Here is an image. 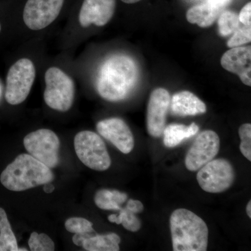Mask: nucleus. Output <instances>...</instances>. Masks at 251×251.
<instances>
[{
    "label": "nucleus",
    "mask_w": 251,
    "mask_h": 251,
    "mask_svg": "<svg viewBox=\"0 0 251 251\" xmlns=\"http://www.w3.org/2000/svg\"><path fill=\"white\" fill-rule=\"evenodd\" d=\"M0 251H18L17 240L6 211L0 207Z\"/></svg>",
    "instance_id": "nucleus-20"
},
{
    "label": "nucleus",
    "mask_w": 251,
    "mask_h": 251,
    "mask_svg": "<svg viewBox=\"0 0 251 251\" xmlns=\"http://www.w3.org/2000/svg\"><path fill=\"white\" fill-rule=\"evenodd\" d=\"M127 195L116 190L100 189L96 193V205L103 210H118L127 200Z\"/></svg>",
    "instance_id": "nucleus-19"
},
{
    "label": "nucleus",
    "mask_w": 251,
    "mask_h": 251,
    "mask_svg": "<svg viewBox=\"0 0 251 251\" xmlns=\"http://www.w3.org/2000/svg\"><path fill=\"white\" fill-rule=\"evenodd\" d=\"M221 66L227 72L237 75L244 85L251 86V48L239 46L225 52Z\"/></svg>",
    "instance_id": "nucleus-14"
},
{
    "label": "nucleus",
    "mask_w": 251,
    "mask_h": 251,
    "mask_svg": "<svg viewBox=\"0 0 251 251\" xmlns=\"http://www.w3.org/2000/svg\"><path fill=\"white\" fill-rule=\"evenodd\" d=\"M220 150L219 135L214 130H206L200 133L185 158V165L190 171H199L215 158Z\"/></svg>",
    "instance_id": "nucleus-9"
},
{
    "label": "nucleus",
    "mask_w": 251,
    "mask_h": 251,
    "mask_svg": "<svg viewBox=\"0 0 251 251\" xmlns=\"http://www.w3.org/2000/svg\"><path fill=\"white\" fill-rule=\"evenodd\" d=\"M110 222L115 223L117 225L122 224L124 227L130 232H137L141 227V222L140 219L131 211H128L126 208L120 210V214H112L108 216Z\"/></svg>",
    "instance_id": "nucleus-22"
},
{
    "label": "nucleus",
    "mask_w": 251,
    "mask_h": 251,
    "mask_svg": "<svg viewBox=\"0 0 251 251\" xmlns=\"http://www.w3.org/2000/svg\"><path fill=\"white\" fill-rule=\"evenodd\" d=\"M126 208L133 214H138L143 211L144 206L143 203L140 201L130 199L127 202Z\"/></svg>",
    "instance_id": "nucleus-28"
},
{
    "label": "nucleus",
    "mask_w": 251,
    "mask_h": 251,
    "mask_svg": "<svg viewBox=\"0 0 251 251\" xmlns=\"http://www.w3.org/2000/svg\"><path fill=\"white\" fill-rule=\"evenodd\" d=\"M247 213L249 217L251 218V201H249L247 206Z\"/></svg>",
    "instance_id": "nucleus-30"
},
{
    "label": "nucleus",
    "mask_w": 251,
    "mask_h": 251,
    "mask_svg": "<svg viewBox=\"0 0 251 251\" xmlns=\"http://www.w3.org/2000/svg\"><path fill=\"white\" fill-rule=\"evenodd\" d=\"M1 93H2V89H1V84H0V98H1Z\"/></svg>",
    "instance_id": "nucleus-32"
},
{
    "label": "nucleus",
    "mask_w": 251,
    "mask_h": 251,
    "mask_svg": "<svg viewBox=\"0 0 251 251\" xmlns=\"http://www.w3.org/2000/svg\"><path fill=\"white\" fill-rule=\"evenodd\" d=\"M92 226L93 224L90 221L83 218H71L65 223V227L68 232L74 234L94 232L95 231Z\"/></svg>",
    "instance_id": "nucleus-24"
},
{
    "label": "nucleus",
    "mask_w": 251,
    "mask_h": 251,
    "mask_svg": "<svg viewBox=\"0 0 251 251\" xmlns=\"http://www.w3.org/2000/svg\"><path fill=\"white\" fill-rule=\"evenodd\" d=\"M121 1L126 3V4H134V3L138 2L141 0H121Z\"/></svg>",
    "instance_id": "nucleus-31"
},
{
    "label": "nucleus",
    "mask_w": 251,
    "mask_h": 251,
    "mask_svg": "<svg viewBox=\"0 0 251 251\" xmlns=\"http://www.w3.org/2000/svg\"><path fill=\"white\" fill-rule=\"evenodd\" d=\"M170 225L174 251H206L209 229L204 220L186 209L172 213Z\"/></svg>",
    "instance_id": "nucleus-2"
},
{
    "label": "nucleus",
    "mask_w": 251,
    "mask_h": 251,
    "mask_svg": "<svg viewBox=\"0 0 251 251\" xmlns=\"http://www.w3.org/2000/svg\"><path fill=\"white\" fill-rule=\"evenodd\" d=\"M199 126L196 123L189 126L172 124L165 127L163 130V143L165 146L173 148L179 145L183 140L197 134Z\"/></svg>",
    "instance_id": "nucleus-18"
},
{
    "label": "nucleus",
    "mask_w": 251,
    "mask_h": 251,
    "mask_svg": "<svg viewBox=\"0 0 251 251\" xmlns=\"http://www.w3.org/2000/svg\"><path fill=\"white\" fill-rule=\"evenodd\" d=\"M171 100L169 92L164 88L155 89L150 94L147 111V129L153 138H159L163 135Z\"/></svg>",
    "instance_id": "nucleus-11"
},
{
    "label": "nucleus",
    "mask_w": 251,
    "mask_h": 251,
    "mask_svg": "<svg viewBox=\"0 0 251 251\" xmlns=\"http://www.w3.org/2000/svg\"><path fill=\"white\" fill-rule=\"evenodd\" d=\"M235 173L233 166L224 158L213 159L198 171L197 180L200 186L207 193L226 191L233 184Z\"/></svg>",
    "instance_id": "nucleus-7"
},
{
    "label": "nucleus",
    "mask_w": 251,
    "mask_h": 251,
    "mask_svg": "<svg viewBox=\"0 0 251 251\" xmlns=\"http://www.w3.org/2000/svg\"><path fill=\"white\" fill-rule=\"evenodd\" d=\"M251 41V25H244L239 27L233 33V35L227 41V45L229 48L239 47Z\"/></svg>",
    "instance_id": "nucleus-26"
},
{
    "label": "nucleus",
    "mask_w": 251,
    "mask_h": 251,
    "mask_svg": "<svg viewBox=\"0 0 251 251\" xmlns=\"http://www.w3.org/2000/svg\"><path fill=\"white\" fill-rule=\"evenodd\" d=\"M75 151L80 161L97 171H107L111 159L102 138L94 132L83 130L75 135Z\"/></svg>",
    "instance_id": "nucleus-5"
},
{
    "label": "nucleus",
    "mask_w": 251,
    "mask_h": 251,
    "mask_svg": "<svg viewBox=\"0 0 251 251\" xmlns=\"http://www.w3.org/2000/svg\"><path fill=\"white\" fill-rule=\"evenodd\" d=\"M240 23L244 25H251V3H247L238 15Z\"/></svg>",
    "instance_id": "nucleus-27"
},
{
    "label": "nucleus",
    "mask_w": 251,
    "mask_h": 251,
    "mask_svg": "<svg viewBox=\"0 0 251 251\" xmlns=\"http://www.w3.org/2000/svg\"><path fill=\"white\" fill-rule=\"evenodd\" d=\"M28 244L32 251H53L55 249L53 241L49 235L36 232L31 234Z\"/></svg>",
    "instance_id": "nucleus-23"
},
{
    "label": "nucleus",
    "mask_w": 251,
    "mask_h": 251,
    "mask_svg": "<svg viewBox=\"0 0 251 251\" xmlns=\"http://www.w3.org/2000/svg\"><path fill=\"white\" fill-rule=\"evenodd\" d=\"M231 0H206L192 6L186 12V19L201 27L212 25Z\"/></svg>",
    "instance_id": "nucleus-15"
},
{
    "label": "nucleus",
    "mask_w": 251,
    "mask_h": 251,
    "mask_svg": "<svg viewBox=\"0 0 251 251\" xmlns=\"http://www.w3.org/2000/svg\"><path fill=\"white\" fill-rule=\"evenodd\" d=\"M64 0H28L23 11V21L31 30L50 25L59 16Z\"/></svg>",
    "instance_id": "nucleus-10"
},
{
    "label": "nucleus",
    "mask_w": 251,
    "mask_h": 251,
    "mask_svg": "<svg viewBox=\"0 0 251 251\" xmlns=\"http://www.w3.org/2000/svg\"><path fill=\"white\" fill-rule=\"evenodd\" d=\"M99 134L110 141L121 152L129 153L134 148L133 133L123 120L117 117L106 119L97 125Z\"/></svg>",
    "instance_id": "nucleus-12"
},
{
    "label": "nucleus",
    "mask_w": 251,
    "mask_h": 251,
    "mask_svg": "<svg viewBox=\"0 0 251 251\" xmlns=\"http://www.w3.org/2000/svg\"><path fill=\"white\" fill-rule=\"evenodd\" d=\"M23 143L29 155L50 169L58 164L60 143L52 130L39 129L31 132L26 135Z\"/></svg>",
    "instance_id": "nucleus-8"
},
{
    "label": "nucleus",
    "mask_w": 251,
    "mask_h": 251,
    "mask_svg": "<svg viewBox=\"0 0 251 251\" xmlns=\"http://www.w3.org/2000/svg\"><path fill=\"white\" fill-rule=\"evenodd\" d=\"M116 7L115 0H84L79 14L82 27L91 25L102 27L112 19Z\"/></svg>",
    "instance_id": "nucleus-13"
},
{
    "label": "nucleus",
    "mask_w": 251,
    "mask_h": 251,
    "mask_svg": "<svg viewBox=\"0 0 251 251\" xmlns=\"http://www.w3.org/2000/svg\"><path fill=\"white\" fill-rule=\"evenodd\" d=\"M53 179L50 168L26 153L16 157L0 176V181L5 188L18 192L47 184Z\"/></svg>",
    "instance_id": "nucleus-3"
},
{
    "label": "nucleus",
    "mask_w": 251,
    "mask_h": 251,
    "mask_svg": "<svg viewBox=\"0 0 251 251\" xmlns=\"http://www.w3.org/2000/svg\"><path fill=\"white\" fill-rule=\"evenodd\" d=\"M46 90L44 98L52 109L67 112L72 108L75 96L72 79L57 67L48 69L45 74Z\"/></svg>",
    "instance_id": "nucleus-4"
},
{
    "label": "nucleus",
    "mask_w": 251,
    "mask_h": 251,
    "mask_svg": "<svg viewBox=\"0 0 251 251\" xmlns=\"http://www.w3.org/2000/svg\"><path fill=\"white\" fill-rule=\"evenodd\" d=\"M239 135L240 137V151L246 158L251 161V125L244 124L239 127Z\"/></svg>",
    "instance_id": "nucleus-25"
},
{
    "label": "nucleus",
    "mask_w": 251,
    "mask_h": 251,
    "mask_svg": "<svg viewBox=\"0 0 251 251\" xmlns=\"http://www.w3.org/2000/svg\"><path fill=\"white\" fill-rule=\"evenodd\" d=\"M51 182L47 183L44 184V191L46 193H51L53 192L54 190V186L53 185L50 184Z\"/></svg>",
    "instance_id": "nucleus-29"
},
{
    "label": "nucleus",
    "mask_w": 251,
    "mask_h": 251,
    "mask_svg": "<svg viewBox=\"0 0 251 251\" xmlns=\"http://www.w3.org/2000/svg\"><path fill=\"white\" fill-rule=\"evenodd\" d=\"M218 27L219 34L222 36H227L233 34L234 31L240 27L239 16L234 11H223L219 16Z\"/></svg>",
    "instance_id": "nucleus-21"
},
{
    "label": "nucleus",
    "mask_w": 251,
    "mask_h": 251,
    "mask_svg": "<svg viewBox=\"0 0 251 251\" xmlns=\"http://www.w3.org/2000/svg\"><path fill=\"white\" fill-rule=\"evenodd\" d=\"M73 242L88 251H118L121 239L115 233L97 234L94 232L75 234Z\"/></svg>",
    "instance_id": "nucleus-16"
},
{
    "label": "nucleus",
    "mask_w": 251,
    "mask_h": 251,
    "mask_svg": "<svg viewBox=\"0 0 251 251\" xmlns=\"http://www.w3.org/2000/svg\"><path fill=\"white\" fill-rule=\"evenodd\" d=\"M138 76V67L133 59L125 54H114L105 59L99 69L97 92L109 101L124 100L135 87Z\"/></svg>",
    "instance_id": "nucleus-1"
},
{
    "label": "nucleus",
    "mask_w": 251,
    "mask_h": 251,
    "mask_svg": "<svg viewBox=\"0 0 251 251\" xmlns=\"http://www.w3.org/2000/svg\"><path fill=\"white\" fill-rule=\"evenodd\" d=\"M35 76V67L29 59H21L13 64L6 76V101L13 105L23 103L30 92Z\"/></svg>",
    "instance_id": "nucleus-6"
},
{
    "label": "nucleus",
    "mask_w": 251,
    "mask_h": 251,
    "mask_svg": "<svg viewBox=\"0 0 251 251\" xmlns=\"http://www.w3.org/2000/svg\"><path fill=\"white\" fill-rule=\"evenodd\" d=\"M1 24H0V31H1Z\"/></svg>",
    "instance_id": "nucleus-33"
},
{
    "label": "nucleus",
    "mask_w": 251,
    "mask_h": 251,
    "mask_svg": "<svg viewBox=\"0 0 251 251\" xmlns=\"http://www.w3.org/2000/svg\"><path fill=\"white\" fill-rule=\"evenodd\" d=\"M172 112L181 117L195 116L205 113V103L197 96L188 91L178 92L171 100Z\"/></svg>",
    "instance_id": "nucleus-17"
}]
</instances>
